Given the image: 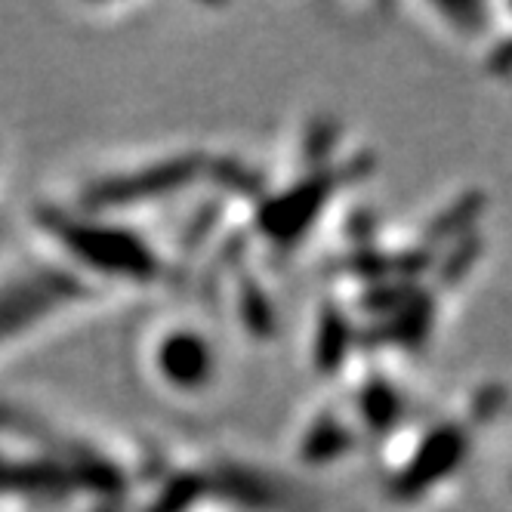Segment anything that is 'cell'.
<instances>
[{
	"instance_id": "6da1fadb",
	"label": "cell",
	"mask_w": 512,
	"mask_h": 512,
	"mask_svg": "<svg viewBox=\"0 0 512 512\" xmlns=\"http://www.w3.org/2000/svg\"><path fill=\"white\" fill-rule=\"evenodd\" d=\"M155 368L173 386H198L210 374V352L195 334H170L161 340Z\"/></svg>"
}]
</instances>
